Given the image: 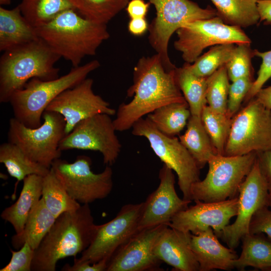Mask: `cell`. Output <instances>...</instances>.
Segmentation results:
<instances>
[{"mask_svg":"<svg viewBox=\"0 0 271 271\" xmlns=\"http://www.w3.org/2000/svg\"><path fill=\"white\" fill-rule=\"evenodd\" d=\"M167 225L139 230L119 247L109 259L106 271H156L163 270L155 255L156 240Z\"/></svg>","mask_w":271,"mask_h":271,"instance_id":"ac0fdd59","label":"cell"},{"mask_svg":"<svg viewBox=\"0 0 271 271\" xmlns=\"http://www.w3.org/2000/svg\"><path fill=\"white\" fill-rule=\"evenodd\" d=\"M43 180L40 175L27 176L17 201L2 211L1 218L11 224L16 234L22 232L30 213L41 198Z\"/></svg>","mask_w":271,"mask_h":271,"instance_id":"7402d4cb","label":"cell"},{"mask_svg":"<svg viewBox=\"0 0 271 271\" xmlns=\"http://www.w3.org/2000/svg\"><path fill=\"white\" fill-rule=\"evenodd\" d=\"M41 198L56 218L66 212L76 210L81 206L69 195L51 168L43 177Z\"/></svg>","mask_w":271,"mask_h":271,"instance_id":"1f68e13d","label":"cell"},{"mask_svg":"<svg viewBox=\"0 0 271 271\" xmlns=\"http://www.w3.org/2000/svg\"><path fill=\"white\" fill-rule=\"evenodd\" d=\"M91 160L86 156H79L73 163L58 159L51 168L67 191L75 200L82 204H89L107 197L113 187V172L110 166L98 174L91 168Z\"/></svg>","mask_w":271,"mask_h":271,"instance_id":"7c38bea8","label":"cell"},{"mask_svg":"<svg viewBox=\"0 0 271 271\" xmlns=\"http://www.w3.org/2000/svg\"><path fill=\"white\" fill-rule=\"evenodd\" d=\"M93 84L92 79L86 78L62 92L47 107L45 110L57 112L64 117L65 136L84 119L99 113L110 116L116 113L108 102L94 93Z\"/></svg>","mask_w":271,"mask_h":271,"instance_id":"2e32d148","label":"cell"},{"mask_svg":"<svg viewBox=\"0 0 271 271\" xmlns=\"http://www.w3.org/2000/svg\"><path fill=\"white\" fill-rule=\"evenodd\" d=\"M76 11L65 10L36 29L38 37L74 67L80 66L85 56L95 55L109 37L106 25L90 21Z\"/></svg>","mask_w":271,"mask_h":271,"instance_id":"3957f363","label":"cell"},{"mask_svg":"<svg viewBox=\"0 0 271 271\" xmlns=\"http://www.w3.org/2000/svg\"><path fill=\"white\" fill-rule=\"evenodd\" d=\"M115 131L110 115L97 114L79 122L62 139L59 149L61 151L72 149L97 151L101 154L104 164L111 166L121 149Z\"/></svg>","mask_w":271,"mask_h":271,"instance_id":"5bb4252c","label":"cell"},{"mask_svg":"<svg viewBox=\"0 0 271 271\" xmlns=\"http://www.w3.org/2000/svg\"><path fill=\"white\" fill-rule=\"evenodd\" d=\"M235 47L236 44L233 43L213 46L208 51L200 56L193 63L186 64L195 75L207 78L226 64Z\"/></svg>","mask_w":271,"mask_h":271,"instance_id":"d6a6232c","label":"cell"},{"mask_svg":"<svg viewBox=\"0 0 271 271\" xmlns=\"http://www.w3.org/2000/svg\"><path fill=\"white\" fill-rule=\"evenodd\" d=\"M43 122L36 128L26 126L14 117L9 120L8 142L16 145L34 162L50 169L59 159V144L65 136L66 122L60 114L45 110Z\"/></svg>","mask_w":271,"mask_h":271,"instance_id":"52a82bcc","label":"cell"},{"mask_svg":"<svg viewBox=\"0 0 271 271\" xmlns=\"http://www.w3.org/2000/svg\"><path fill=\"white\" fill-rule=\"evenodd\" d=\"M96 226L88 204L60 215L34 250L31 271H55L60 259L76 257L90 245Z\"/></svg>","mask_w":271,"mask_h":271,"instance_id":"7a4b0ae2","label":"cell"},{"mask_svg":"<svg viewBox=\"0 0 271 271\" xmlns=\"http://www.w3.org/2000/svg\"><path fill=\"white\" fill-rule=\"evenodd\" d=\"M131 128L132 134L146 138L157 156L176 173L183 198L192 201L191 187L200 180V169L179 139L161 132L147 117L138 120Z\"/></svg>","mask_w":271,"mask_h":271,"instance_id":"9c48e42d","label":"cell"},{"mask_svg":"<svg viewBox=\"0 0 271 271\" xmlns=\"http://www.w3.org/2000/svg\"><path fill=\"white\" fill-rule=\"evenodd\" d=\"M56 219V217L46 207L41 198L30 213L22 232L12 236L13 246L19 249L27 242L35 250L50 230Z\"/></svg>","mask_w":271,"mask_h":271,"instance_id":"cb8c5ba5","label":"cell"},{"mask_svg":"<svg viewBox=\"0 0 271 271\" xmlns=\"http://www.w3.org/2000/svg\"><path fill=\"white\" fill-rule=\"evenodd\" d=\"M269 195L256 157L251 169L239 188L236 218L232 224L224 228L219 237L229 248H235L242 237L249 233L252 217L258 210L268 206Z\"/></svg>","mask_w":271,"mask_h":271,"instance_id":"9a60e30c","label":"cell"},{"mask_svg":"<svg viewBox=\"0 0 271 271\" xmlns=\"http://www.w3.org/2000/svg\"><path fill=\"white\" fill-rule=\"evenodd\" d=\"M10 251L11 260L0 271H31L34 250L28 242H25L18 251Z\"/></svg>","mask_w":271,"mask_h":271,"instance_id":"ab89813d","label":"cell"},{"mask_svg":"<svg viewBox=\"0 0 271 271\" xmlns=\"http://www.w3.org/2000/svg\"><path fill=\"white\" fill-rule=\"evenodd\" d=\"M150 4V3H146L144 0L129 1L126 7V10L130 19L145 18Z\"/></svg>","mask_w":271,"mask_h":271,"instance_id":"ee69618b","label":"cell"},{"mask_svg":"<svg viewBox=\"0 0 271 271\" xmlns=\"http://www.w3.org/2000/svg\"><path fill=\"white\" fill-rule=\"evenodd\" d=\"M271 149V110L254 97L233 117L224 155Z\"/></svg>","mask_w":271,"mask_h":271,"instance_id":"30bf717a","label":"cell"},{"mask_svg":"<svg viewBox=\"0 0 271 271\" xmlns=\"http://www.w3.org/2000/svg\"><path fill=\"white\" fill-rule=\"evenodd\" d=\"M156 9V16L149 24L148 39L152 47L161 57L166 69L176 68L170 59L168 45L173 34L184 24L197 20L217 16L216 9L201 8L190 0H149Z\"/></svg>","mask_w":271,"mask_h":271,"instance_id":"ba28073f","label":"cell"},{"mask_svg":"<svg viewBox=\"0 0 271 271\" xmlns=\"http://www.w3.org/2000/svg\"><path fill=\"white\" fill-rule=\"evenodd\" d=\"M190 245L199 271L234 268L233 262L238 257L236 252L222 245L211 227L196 234L191 233Z\"/></svg>","mask_w":271,"mask_h":271,"instance_id":"44dd1931","label":"cell"},{"mask_svg":"<svg viewBox=\"0 0 271 271\" xmlns=\"http://www.w3.org/2000/svg\"><path fill=\"white\" fill-rule=\"evenodd\" d=\"M254 56V50L251 49L250 44H236L230 58L225 64L231 82L241 78L253 77L251 59Z\"/></svg>","mask_w":271,"mask_h":271,"instance_id":"8d00e7d4","label":"cell"},{"mask_svg":"<svg viewBox=\"0 0 271 271\" xmlns=\"http://www.w3.org/2000/svg\"><path fill=\"white\" fill-rule=\"evenodd\" d=\"M159 178L158 187L143 202L139 230L162 224L169 225L172 218L192 202L178 196L173 171L164 164Z\"/></svg>","mask_w":271,"mask_h":271,"instance_id":"d6986e66","label":"cell"},{"mask_svg":"<svg viewBox=\"0 0 271 271\" xmlns=\"http://www.w3.org/2000/svg\"><path fill=\"white\" fill-rule=\"evenodd\" d=\"M108 260L103 259L94 263L79 261L75 257L72 265L66 264L62 268L64 271H106Z\"/></svg>","mask_w":271,"mask_h":271,"instance_id":"b9f144b4","label":"cell"},{"mask_svg":"<svg viewBox=\"0 0 271 271\" xmlns=\"http://www.w3.org/2000/svg\"><path fill=\"white\" fill-rule=\"evenodd\" d=\"M0 163L5 165L9 175L17 179V183L30 175L44 177L50 171L31 160L18 146L9 142L0 146Z\"/></svg>","mask_w":271,"mask_h":271,"instance_id":"f1b7e54d","label":"cell"},{"mask_svg":"<svg viewBox=\"0 0 271 271\" xmlns=\"http://www.w3.org/2000/svg\"><path fill=\"white\" fill-rule=\"evenodd\" d=\"M194 202L195 205L178 212L168 226L193 234L211 227L219 237L231 218L237 214L238 196L219 202Z\"/></svg>","mask_w":271,"mask_h":271,"instance_id":"e0dca14e","label":"cell"},{"mask_svg":"<svg viewBox=\"0 0 271 271\" xmlns=\"http://www.w3.org/2000/svg\"><path fill=\"white\" fill-rule=\"evenodd\" d=\"M149 24L145 18L131 19L128 24V30L134 36L144 35L149 30Z\"/></svg>","mask_w":271,"mask_h":271,"instance_id":"f6af8a7d","label":"cell"},{"mask_svg":"<svg viewBox=\"0 0 271 271\" xmlns=\"http://www.w3.org/2000/svg\"><path fill=\"white\" fill-rule=\"evenodd\" d=\"M39 38L36 29L25 18L18 5L11 10L0 7V51L5 52Z\"/></svg>","mask_w":271,"mask_h":271,"instance_id":"603a6c76","label":"cell"},{"mask_svg":"<svg viewBox=\"0 0 271 271\" xmlns=\"http://www.w3.org/2000/svg\"><path fill=\"white\" fill-rule=\"evenodd\" d=\"M229 80L225 65L207 78V103L216 112H227Z\"/></svg>","mask_w":271,"mask_h":271,"instance_id":"e575fe53","label":"cell"},{"mask_svg":"<svg viewBox=\"0 0 271 271\" xmlns=\"http://www.w3.org/2000/svg\"><path fill=\"white\" fill-rule=\"evenodd\" d=\"M257 7L259 15V23L271 25V0H258Z\"/></svg>","mask_w":271,"mask_h":271,"instance_id":"bcb514c9","label":"cell"},{"mask_svg":"<svg viewBox=\"0 0 271 271\" xmlns=\"http://www.w3.org/2000/svg\"><path fill=\"white\" fill-rule=\"evenodd\" d=\"M254 98L265 108L271 110V86L261 88Z\"/></svg>","mask_w":271,"mask_h":271,"instance_id":"7dc6e473","label":"cell"},{"mask_svg":"<svg viewBox=\"0 0 271 271\" xmlns=\"http://www.w3.org/2000/svg\"><path fill=\"white\" fill-rule=\"evenodd\" d=\"M256 157L255 152L241 156H214L207 163L209 169L205 178L191 187L192 200L219 202L236 197Z\"/></svg>","mask_w":271,"mask_h":271,"instance_id":"8992f818","label":"cell"},{"mask_svg":"<svg viewBox=\"0 0 271 271\" xmlns=\"http://www.w3.org/2000/svg\"><path fill=\"white\" fill-rule=\"evenodd\" d=\"M175 69L167 70L157 53L139 60L132 84L127 91V96L133 98L119 105L113 120L116 131L129 129L138 120L161 106L186 101L176 83Z\"/></svg>","mask_w":271,"mask_h":271,"instance_id":"6da1fadb","label":"cell"},{"mask_svg":"<svg viewBox=\"0 0 271 271\" xmlns=\"http://www.w3.org/2000/svg\"><path fill=\"white\" fill-rule=\"evenodd\" d=\"M176 83L187 102L191 115L201 116L207 105V78L198 76L188 68L186 63L175 69Z\"/></svg>","mask_w":271,"mask_h":271,"instance_id":"f546056e","label":"cell"},{"mask_svg":"<svg viewBox=\"0 0 271 271\" xmlns=\"http://www.w3.org/2000/svg\"><path fill=\"white\" fill-rule=\"evenodd\" d=\"M254 81L253 77H246L236 79L230 84L226 113L230 117L232 118L238 112Z\"/></svg>","mask_w":271,"mask_h":271,"instance_id":"74e56055","label":"cell"},{"mask_svg":"<svg viewBox=\"0 0 271 271\" xmlns=\"http://www.w3.org/2000/svg\"><path fill=\"white\" fill-rule=\"evenodd\" d=\"M268 206H271V193L269 195Z\"/></svg>","mask_w":271,"mask_h":271,"instance_id":"681fc988","label":"cell"},{"mask_svg":"<svg viewBox=\"0 0 271 271\" xmlns=\"http://www.w3.org/2000/svg\"><path fill=\"white\" fill-rule=\"evenodd\" d=\"M191 116L187 102H174L156 109L147 117L164 134L173 137L187 125Z\"/></svg>","mask_w":271,"mask_h":271,"instance_id":"4dcf8cb0","label":"cell"},{"mask_svg":"<svg viewBox=\"0 0 271 271\" xmlns=\"http://www.w3.org/2000/svg\"><path fill=\"white\" fill-rule=\"evenodd\" d=\"M262 234H247L241 239L242 251L233 262L234 268L242 270L247 266L264 269L271 268V240Z\"/></svg>","mask_w":271,"mask_h":271,"instance_id":"4316f807","label":"cell"},{"mask_svg":"<svg viewBox=\"0 0 271 271\" xmlns=\"http://www.w3.org/2000/svg\"><path fill=\"white\" fill-rule=\"evenodd\" d=\"M11 3V0H0L1 5H9Z\"/></svg>","mask_w":271,"mask_h":271,"instance_id":"c3c4849f","label":"cell"},{"mask_svg":"<svg viewBox=\"0 0 271 271\" xmlns=\"http://www.w3.org/2000/svg\"><path fill=\"white\" fill-rule=\"evenodd\" d=\"M191 233L166 226L159 235L154 246L156 256L175 270L197 271L199 263L191 248Z\"/></svg>","mask_w":271,"mask_h":271,"instance_id":"ffe728a7","label":"cell"},{"mask_svg":"<svg viewBox=\"0 0 271 271\" xmlns=\"http://www.w3.org/2000/svg\"><path fill=\"white\" fill-rule=\"evenodd\" d=\"M0 58V102L8 103L12 95L31 79L50 80L59 77L55 66L61 57L40 38L3 52Z\"/></svg>","mask_w":271,"mask_h":271,"instance_id":"277c9868","label":"cell"},{"mask_svg":"<svg viewBox=\"0 0 271 271\" xmlns=\"http://www.w3.org/2000/svg\"><path fill=\"white\" fill-rule=\"evenodd\" d=\"M254 56L260 58L261 64L257 73V77L254 80L252 86L244 98L248 102L254 97L257 92L262 88L264 83L271 78V50L265 52H260L254 50Z\"/></svg>","mask_w":271,"mask_h":271,"instance_id":"f35d334b","label":"cell"},{"mask_svg":"<svg viewBox=\"0 0 271 271\" xmlns=\"http://www.w3.org/2000/svg\"><path fill=\"white\" fill-rule=\"evenodd\" d=\"M185 132L179 139L195 161L199 169L217 154L202 121L201 116L191 115Z\"/></svg>","mask_w":271,"mask_h":271,"instance_id":"d4e9b609","label":"cell"},{"mask_svg":"<svg viewBox=\"0 0 271 271\" xmlns=\"http://www.w3.org/2000/svg\"><path fill=\"white\" fill-rule=\"evenodd\" d=\"M19 6L23 16L35 29L65 10L80 12L82 9L81 0H22Z\"/></svg>","mask_w":271,"mask_h":271,"instance_id":"484cf974","label":"cell"},{"mask_svg":"<svg viewBox=\"0 0 271 271\" xmlns=\"http://www.w3.org/2000/svg\"><path fill=\"white\" fill-rule=\"evenodd\" d=\"M174 48L185 63H193L209 46L233 43L251 44L241 28L227 25L218 16L197 20L184 24L176 31Z\"/></svg>","mask_w":271,"mask_h":271,"instance_id":"8fae6325","label":"cell"},{"mask_svg":"<svg viewBox=\"0 0 271 271\" xmlns=\"http://www.w3.org/2000/svg\"><path fill=\"white\" fill-rule=\"evenodd\" d=\"M143 207V202L125 204L114 218L96 225L90 245L77 259L91 263L103 259L109 261L118 248L139 230Z\"/></svg>","mask_w":271,"mask_h":271,"instance_id":"4fadbf2b","label":"cell"},{"mask_svg":"<svg viewBox=\"0 0 271 271\" xmlns=\"http://www.w3.org/2000/svg\"><path fill=\"white\" fill-rule=\"evenodd\" d=\"M249 233L265 234L271 240V210L268 209V206L254 214L250 223Z\"/></svg>","mask_w":271,"mask_h":271,"instance_id":"60d3db41","label":"cell"},{"mask_svg":"<svg viewBox=\"0 0 271 271\" xmlns=\"http://www.w3.org/2000/svg\"><path fill=\"white\" fill-rule=\"evenodd\" d=\"M99 66V62L93 60L83 65L73 67L68 73L53 80L31 79L10 99L14 117L29 127H39L48 105L62 92L85 79Z\"/></svg>","mask_w":271,"mask_h":271,"instance_id":"5b68a950","label":"cell"},{"mask_svg":"<svg viewBox=\"0 0 271 271\" xmlns=\"http://www.w3.org/2000/svg\"><path fill=\"white\" fill-rule=\"evenodd\" d=\"M257 160L260 171L266 181L269 194L271 193V149L256 152Z\"/></svg>","mask_w":271,"mask_h":271,"instance_id":"7bdbcfd3","label":"cell"},{"mask_svg":"<svg viewBox=\"0 0 271 271\" xmlns=\"http://www.w3.org/2000/svg\"><path fill=\"white\" fill-rule=\"evenodd\" d=\"M257 1L211 0L224 23L241 28L259 23Z\"/></svg>","mask_w":271,"mask_h":271,"instance_id":"83f0119b","label":"cell"},{"mask_svg":"<svg viewBox=\"0 0 271 271\" xmlns=\"http://www.w3.org/2000/svg\"><path fill=\"white\" fill-rule=\"evenodd\" d=\"M82 16L94 22L106 25L125 8L129 0H81Z\"/></svg>","mask_w":271,"mask_h":271,"instance_id":"d590c367","label":"cell"},{"mask_svg":"<svg viewBox=\"0 0 271 271\" xmlns=\"http://www.w3.org/2000/svg\"><path fill=\"white\" fill-rule=\"evenodd\" d=\"M201 117L217 154L224 155L232 118L227 113L215 111L207 105L202 110Z\"/></svg>","mask_w":271,"mask_h":271,"instance_id":"836d02e7","label":"cell"}]
</instances>
